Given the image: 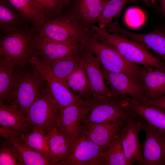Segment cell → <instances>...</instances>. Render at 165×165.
Segmentation results:
<instances>
[{"label": "cell", "instance_id": "d6a6232c", "mask_svg": "<svg viewBox=\"0 0 165 165\" xmlns=\"http://www.w3.org/2000/svg\"><path fill=\"white\" fill-rule=\"evenodd\" d=\"M42 6L47 18L59 15L64 11L66 5L65 0H36Z\"/></svg>", "mask_w": 165, "mask_h": 165}, {"label": "cell", "instance_id": "836d02e7", "mask_svg": "<svg viewBox=\"0 0 165 165\" xmlns=\"http://www.w3.org/2000/svg\"><path fill=\"white\" fill-rule=\"evenodd\" d=\"M144 105H152L165 108V95L161 96L154 100L145 99L141 101H136Z\"/></svg>", "mask_w": 165, "mask_h": 165}, {"label": "cell", "instance_id": "4fadbf2b", "mask_svg": "<svg viewBox=\"0 0 165 165\" xmlns=\"http://www.w3.org/2000/svg\"><path fill=\"white\" fill-rule=\"evenodd\" d=\"M108 0H71L65 11L82 27L91 30Z\"/></svg>", "mask_w": 165, "mask_h": 165}, {"label": "cell", "instance_id": "44dd1931", "mask_svg": "<svg viewBox=\"0 0 165 165\" xmlns=\"http://www.w3.org/2000/svg\"><path fill=\"white\" fill-rule=\"evenodd\" d=\"M27 24L41 26L47 18L42 6L36 0H8Z\"/></svg>", "mask_w": 165, "mask_h": 165}, {"label": "cell", "instance_id": "2e32d148", "mask_svg": "<svg viewBox=\"0 0 165 165\" xmlns=\"http://www.w3.org/2000/svg\"><path fill=\"white\" fill-rule=\"evenodd\" d=\"M80 61L86 72L90 84L93 96L100 98L109 96V89L105 82L101 66L99 59L82 44Z\"/></svg>", "mask_w": 165, "mask_h": 165}, {"label": "cell", "instance_id": "30bf717a", "mask_svg": "<svg viewBox=\"0 0 165 165\" xmlns=\"http://www.w3.org/2000/svg\"><path fill=\"white\" fill-rule=\"evenodd\" d=\"M28 64L37 69L43 76L51 95L61 111L70 105L83 101L72 92L65 81L54 75L48 65L37 57L34 56L32 57Z\"/></svg>", "mask_w": 165, "mask_h": 165}, {"label": "cell", "instance_id": "74e56055", "mask_svg": "<svg viewBox=\"0 0 165 165\" xmlns=\"http://www.w3.org/2000/svg\"></svg>", "mask_w": 165, "mask_h": 165}, {"label": "cell", "instance_id": "ba28073f", "mask_svg": "<svg viewBox=\"0 0 165 165\" xmlns=\"http://www.w3.org/2000/svg\"><path fill=\"white\" fill-rule=\"evenodd\" d=\"M105 152L81 132L71 141L67 158L57 165H105Z\"/></svg>", "mask_w": 165, "mask_h": 165}, {"label": "cell", "instance_id": "7402d4cb", "mask_svg": "<svg viewBox=\"0 0 165 165\" xmlns=\"http://www.w3.org/2000/svg\"><path fill=\"white\" fill-rule=\"evenodd\" d=\"M52 157L53 165L65 160L69 152L72 139L60 128H55L45 135Z\"/></svg>", "mask_w": 165, "mask_h": 165}, {"label": "cell", "instance_id": "cb8c5ba5", "mask_svg": "<svg viewBox=\"0 0 165 165\" xmlns=\"http://www.w3.org/2000/svg\"><path fill=\"white\" fill-rule=\"evenodd\" d=\"M28 24L8 0H0L1 34L6 35Z\"/></svg>", "mask_w": 165, "mask_h": 165}, {"label": "cell", "instance_id": "9c48e42d", "mask_svg": "<svg viewBox=\"0 0 165 165\" xmlns=\"http://www.w3.org/2000/svg\"><path fill=\"white\" fill-rule=\"evenodd\" d=\"M145 138L141 144V159L137 163L142 165H165V131L148 124L139 116Z\"/></svg>", "mask_w": 165, "mask_h": 165}, {"label": "cell", "instance_id": "e0dca14e", "mask_svg": "<svg viewBox=\"0 0 165 165\" xmlns=\"http://www.w3.org/2000/svg\"><path fill=\"white\" fill-rule=\"evenodd\" d=\"M125 123L122 121L99 123L82 122L81 132L105 152Z\"/></svg>", "mask_w": 165, "mask_h": 165}, {"label": "cell", "instance_id": "f546056e", "mask_svg": "<svg viewBox=\"0 0 165 165\" xmlns=\"http://www.w3.org/2000/svg\"><path fill=\"white\" fill-rule=\"evenodd\" d=\"M16 67L12 62L0 58V102L4 104L12 86Z\"/></svg>", "mask_w": 165, "mask_h": 165}, {"label": "cell", "instance_id": "484cf974", "mask_svg": "<svg viewBox=\"0 0 165 165\" xmlns=\"http://www.w3.org/2000/svg\"><path fill=\"white\" fill-rule=\"evenodd\" d=\"M21 135L12 132L11 141L17 150L23 165H52L45 156L20 138Z\"/></svg>", "mask_w": 165, "mask_h": 165}, {"label": "cell", "instance_id": "ffe728a7", "mask_svg": "<svg viewBox=\"0 0 165 165\" xmlns=\"http://www.w3.org/2000/svg\"><path fill=\"white\" fill-rule=\"evenodd\" d=\"M145 99L154 100L165 95V68H144L141 80Z\"/></svg>", "mask_w": 165, "mask_h": 165}, {"label": "cell", "instance_id": "7c38bea8", "mask_svg": "<svg viewBox=\"0 0 165 165\" xmlns=\"http://www.w3.org/2000/svg\"><path fill=\"white\" fill-rule=\"evenodd\" d=\"M109 31L123 35L141 43L155 52L165 62V24H160L151 32L138 33L124 29L116 20L110 25Z\"/></svg>", "mask_w": 165, "mask_h": 165}, {"label": "cell", "instance_id": "5bb4252c", "mask_svg": "<svg viewBox=\"0 0 165 165\" xmlns=\"http://www.w3.org/2000/svg\"><path fill=\"white\" fill-rule=\"evenodd\" d=\"M101 68L105 79L110 86L109 97L127 95L136 101L145 99L141 82L124 74L111 72Z\"/></svg>", "mask_w": 165, "mask_h": 165}, {"label": "cell", "instance_id": "7a4b0ae2", "mask_svg": "<svg viewBox=\"0 0 165 165\" xmlns=\"http://www.w3.org/2000/svg\"><path fill=\"white\" fill-rule=\"evenodd\" d=\"M92 37L113 47L128 61L143 65L147 70L157 67L165 68V62L153 54L141 43L123 35L107 32L94 24L91 27Z\"/></svg>", "mask_w": 165, "mask_h": 165}, {"label": "cell", "instance_id": "603a6c76", "mask_svg": "<svg viewBox=\"0 0 165 165\" xmlns=\"http://www.w3.org/2000/svg\"><path fill=\"white\" fill-rule=\"evenodd\" d=\"M129 101L130 108L137 116L153 127L165 131V108L143 105L131 97Z\"/></svg>", "mask_w": 165, "mask_h": 165}, {"label": "cell", "instance_id": "6da1fadb", "mask_svg": "<svg viewBox=\"0 0 165 165\" xmlns=\"http://www.w3.org/2000/svg\"><path fill=\"white\" fill-rule=\"evenodd\" d=\"M49 89L41 74L28 64L15 68L12 84L5 103L13 102L26 117L31 106Z\"/></svg>", "mask_w": 165, "mask_h": 165}, {"label": "cell", "instance_id": "d590c367", "mask_svg": "<svg viewBox=\"0 0 165 165\" xmlns=\"http://www.w3.org/2000/svg\"><path fill=\"white\" fill-rule=\"evenodd\" d=\"M159 6L158 9L162 14L165 16V0H158Z\"/></svg>", "mask_w": 165, "mask_h": 165}, {"label": "cell", "instance_id": "52a82bcc", "mask_svg": "<svg viewBox=\"0 0 165 165\" xmlns=\"http://www.w3.org/2000/svg\"><path fill=\"white\" fill-rule=\"evenodd\" d=\"M26 117L33 129L45 135L54 128H60L62 120L61 109L49 89L32 105Z\"/></svg>", "mask_w": 165, "mask_h": 165}, {"label": "cell", "instance_id": "5b68a950", "mask_svg": "<svg viewBox=\"0 0 165 165\" xmlns=\"http://www.w3.org/2000/svg\"><path fill=\"white\" fill-rule=\"evenodd\" d=\"M39 35L59 41L83 44L92 36L91 30L85 28L65 11L56 16L47 18L40 26L34 27Z\"/></svg>", "mask_w": 165, "mask_h": 165}, {"label": "cell", "instance_id": "f1b7e54d", "mask_svg": "<svg viewBox=\"0 0 165 165\" xmlns=\"http://www.w3.org/2000/svg\"><path fill=\"white\" fill-rule=\"evenodd\" d=\"M20 138L27 144L45 156L53 165V157L45 135L32 129L29 133L21 135Z\"/></svg>", "mask_w": 165, "mask_h": 165}, {"label": "cell", "instance_id": "1f68e13d", "mask_svg": "<svg viewBox=\"0 0 165 165\" xmlns=\"http://www.w3.org/2000/svg\"><path fill=\"white\" fill-rule=\"evenodd\" d=\"M0 165H23L11 140L4 139L0 145Z\"/></svg>", "mask_w": 165, "mask_h": 165}, {"label": "cell", "instance_id": "d6986e66", "mask_svg": "<svg viewBox=\"0 0 165 165\" xmlns=\"http://www.w3.org/2000/svg\"><path fill=\"white\" fill-rule=\"evenodd\" d=\"M88 111L84 101L70 105L61 111L60 129L72 140L80 133L81 124Z\"/></svg>", "mask_w": 165, "mask_h": 165}, {"label": "cell", "instance_id": "8d00e7d4", "mask_svg": "<svg viewBox=\"0 0 165 165\" xmlns=\"http://www.w3.org/2000/svg\"><path fill=\"white\" fill-rule=\"evenodd\" d=\"M66 5V8L68 6L71 0H65Z\"/></svg>", "mask_w": 165, "mask_h": 165}, {"label": "cell", "instance_id": "9a60e30c", "mask_svg": "<svg viewBox=\"0 0 165 165\" xmlns=\"http://www.w3.org/2000/svg\"><path fill=\"white\" fill-rule=\"evenodd\" d=\"M141 127V122L137 116L129 118L119 132L127 165L137 163L141 159L142 147L138 135Z\"/></svg>", "mask_w": 165, "mask_h": 165}, {"label": "cell", "instance_id": "277c9868", "mask_svg": "<svg viewBox=\"0 0 165 165\" xmlns=\"http://www.w3.org/2000/svg\"><path fill=\"white\" fill-rule=\"evenodd\" d=\"M36 32L34 27L27 24L9 34L0 36V58L24 67L35 56L34 40Z\"/></svg>", "mask_w": 165, "mask_h": 165}, {"label": "cell", "instance_id": "ac0fdd59", "mask_svg": "<svg viewBox=\"0 0 165 165\" xmlns=\"http://www.w3.org/2000/svg\"><path fill=\"white\" fill-rule=\"evenodd\" d=\"M1 127L20 135L30 132L32 126L13 102H0Z\"/></svg>", "mask_w": 165, "mask_h": 165}, {"label": "cell", "instance_id": "e575fe53", "mask_svg": "<svg viewBox=\"0 0 165 165\" xmlns=\"http://www.w3.org/2000/svg\"><path fill=\"white\" fill-rule=\"evenodd\" d=\"M13 131L0 126V135L4 139L11 140V134Z\"/></svg>", "mask_w": 165, "mask_h": 165}, {"label": "cell", "instance_id": "d4e9b609", "mask_svg": "<svg viewBox=\"0 0 165 165\" xmlns=\"http://www.w3.org/2000/svg\"><path fill=\"white\" fill-rule=\"evenodd\" d=\"M65 82L72 92L83 101L93 97L91 84L80 61Z\"/></svg>", "mask_w": 165, "mask_h": 165}, {"label": "cell", "instance_id": "8fae6325", "mask_svg": "<svg viewBox=\"0 0 165 165\" xmlns=\"http://www.w3.org/2000/svg\"><path fill=\"white\" fill-rule=\"evenodd\" d=\"M82 44L55 40L40 36L36 32L34 40L35 56L48 64L70 54L79 52Z\"/></svg>", "mask_w": 165, "mask_h": 165}, {"label": "cell", "instance_id": "8992f818", "mask_svg": "<svg viewBox=\"0 0 165 165\" xmlns=\"http://www.w3.org/2000/svg\"><path fill=\"white\" fill-rule=\"evenodd\" d=\"M82 44L99 59L101 67L105 70L124 74L141 82L144 68L128 61L112 46L92 36L86 39Z\"/></svg>", "mask_w": 165, "mask_h": 165}, {"label": "cell", "instance_id": "83f0119b", "mask_svg": "<svg viewBox=\"0 0 165 165\" xmlns=\"http://www.w3.org/2000/svg\"><path fill=\"white\" fill-rule=\"evenodd\" d=\"M80 51L46 64L54 75L65 82L76 68L80 62Z\"/></svg>", "mask_w": 165, "mask_h": 165}, {"label": "cell", "instance_id": "3957f363", "mask_svg": "<svg viewBox=\"0 0 165 165\" xmlns=\"http://www.w3.org/2000/svg\"><path fill=\"white\" fill-rule=\"evenodd\" d=\"M129 98L126 95H118L100 98L92 97L84 101L88 111L82 122H126L137 116L130 107Z\"/></svg>", "mask_w": 165, "mask_h": 165}, {"label": "cell", "instance_id": "4316f807", "mask_svg": "<svg viewBox=\"0 0 165 165\" xmlns=\"http://www.w3.org/2000/svg\"><path fill=\"white\" fill-rule=\"evenodd\" d=\"M140 2L148 7L152 6V0H109L103 9L98 24L101 28H105L113 19L119 16L127 4Z\"/></svg>", "mask_w": 165, "mask_h": 165}, {"label": "cell", "instance_id": "4dcf8cb0", "mask_svg": "<svg viewBox=\"0 0 165 165\" xmlns=\"http://www.w3.org/2000/svg\"><path fill=\"white\" fill-rule=\"evenodd\" d=\"M104 161L105 165H127L119 133L105 152Z\"/></svg>", "mask_w": 165, "mask_h": 165}]
</instances>
